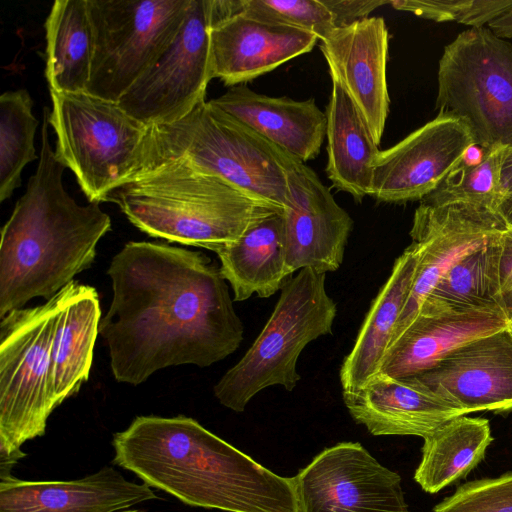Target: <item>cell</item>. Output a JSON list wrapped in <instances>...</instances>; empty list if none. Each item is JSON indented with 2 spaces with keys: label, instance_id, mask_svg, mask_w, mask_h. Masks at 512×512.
I'll return each instance as SVG.
<instances>
[{
  "label": "cell",
  "instance_id": "obj_1",
  "mask_svg": "<svg viewBox=\"0 0 512 512\" xmlns=\"http://www.w3.org/2000/svg\"><path fill=\"white\" fill-rule=\"evenodd\" d=\"M113 296L99 324L117 382L170 366L208 367L240 346L244 326L220 269L202 252L130 241L107 270Z\"/></svg>",
  "mask_w": 512,
  "mask_h": 512
},
{
  "label": "cell",
  "instance_id": "obj_2",
  "mask_svg": "<svg viewBox=\"0 0 512 512\" xmlns=\"http://www.w3.org/2000/svg\"><path fill=\"white\" fill-rule=\"evenodd\" d=\"M114 461L144 483L196 507L226 512H298L283 477L195 419L139 416L114 435Z\"/></svg>",
  "mask_w": 512,
  "mask_h": 512
},
{
  "label": "cell",
  "instance_id": "obj_3",
  "mask_svg": "<svg viewBox=\"0 0 512 512\" xmlns=\"http://www.w3.org/2000/svg\"><path fill=\"white\" fill-rule=\"evenodd\" d=\"M48 114L44 107L37 168L1 229L0 318L32 298L50 300L89 269L112 227L99 203L80 205L65 190Z\"/></svg>",
  "mask_w": 512,
  "mask_h": 512
},
{
  "label": "cell",
  "instance_id": "obj_4",
  "mask_svg": "<svg viewBox=\"0 0 512 512\" xmlns=\"http://www.w3.org/2000/svg\"><path fill=\"white\" fill-rule=\"evenodd\" d=\"M150 237L215 253L279 211L186 159L158 164L106 198ZM282 212V211H280Z\"/></svg>",
  "mask_w": 512,
  "mask_h": 512
},
{
  "label": "cell",
  "instance_id": "obj_5",
  "mask_svg": "<svg viewBox=\"0 0 512 512\" xmlns=\"http://www.w3.org/2000/svg\"><path fill=\"white\" fill-rule=\"evenodd\" d=\"M174 159H186L279 211L288 204L295 158L209 101L176 122L149 127L138 176Z\"/></svg>",
  "mask_w": 512,
  "mask_h": 512
},
{
  "label": "cell",
  "instance_id": "obj_6",
  "mask_svg": "<svg viewBox=\"0 0 512 512\" xmlns=\"http://www.w3.org/2000/svg\"><path fill=\"white\" fill-rule=\"evenodd\" d=\"M325 281L326 273L311 268L287 279L262 331L214 386L220 404L243 412L265 388L280 385L292 391L296 387L301 378L296 366L303 349L332 334L337 305L327 293Z\"/></svg>",
  "mask_w": 512,
  "mask_h": 512
},
{
  "label": "cell",
  "instance_id": "obj_7",
  "mask_svg": "<svg viewBox=\"0 0 512 512\" xmlns=\"http://www.w3.org/2000/svg\"><path fill=\"white\" fill-rule=\"evenodd\" d=\"M50 96L56 156L74 173L89 202H106L112 191L139 175L149 127L117 102L88 92Z\"/></svg>",
  "mask_w": 512,
  "mask_h": 512
},
{
  "label": "cell",
  "instance_id": "obj_8",
  "mask_svg": "<svg viewBox=\"0 0 512 512\" xmlns=\"http://www.w3.org/2000/svg\"><path fill=\"white\" fill-rule=\"evenodd\" d=\"M64 298L65 288L41 305L0 318V450L18 451L42 436L57 407L51 349Z\"/></svg>",
  "mask_w": 512,
  "mask_h": 512
},
{
  "label": "cell",
  "instance_id": "obj_9",
  "mask_svg": "<svg viewBox=\"0 0 512 512\" xmlns=\"http://www.w3.org/2000/svg\"><path fill=\"white\" fill-rule=\"evenodd\" d=\"M436 109L458 117L486 150L512 145V45L489 28H469L445 46Z\"/></svg>",
  "mask_w": 512,
  "mask_h": 512
},
{
  "label": "cell",
  "instance_id": "obj_10",
  "mask_svg": "<svg viewBox=\"0 0 512 512\" xmlns=\"http://www.w3.org/2000/svg\"><path fill=\"white\" fill-rule=\"evenodd\" d=\"M93 29L89 94L118 100L166 52L191 0H87Z\"/></svg>",
  "mask_w": 512,
  "mask_h": 512
},
{
  "label": "cell",
  "instance_id": "obj_11",
  "mask_svg": "<svg viewBox=\"0 0 512 512\" xmlns=\"http://www.w3.org/2000/svg\"><path fill=\"white\" fill-rule=\"evenodd\" d=\"M210 28V0H191L175 41L118 100V105L151 127L176 122L204 102L213 79Z\"/></svg>",
  "mask_w": 512,
  "mask_h": 512
},
{
  "label": "cell",
  "instance_id": "obj_12",
  "mask_svg": "<svg viewBox=\"0 0 512 512\" xmlns=\"http://www.w3.org/2000/svg\"><path fill=\"white\" fill-rule=\"evenodd\" d=\"M293 479L298 512H408L399 474L358 442L324 449Z\"/></svg>",
  "mask_w": 512,
  "mask_h": 512
},
{
  "label": "cell",
  "instance_id": "obj_13",
  "mask_svg": "<svg viewBox=\"0 0 512 512\" xmlns=\"http://www.w3.org/2000/svg\"><path fill=\"white\" fill-rule=\"evenodd\" d=\"M507 229L502 218L485 207L466 203L431 205L420 202L410 230L412 244L419 255L418 266L390 345L413 322L427 296L452 264Z\"/></svg>",
  "mask_w": 512,
  "mask_h": 512
},
{
  "label": "cell",
  "instance_id": "obj_14",
  "mask_svg": "<svg viewBox=\"0 0 512 512\" xmlns=\"http://www.w3.org/2000/svg\"><path fill=\"white\" fill-rule=\"evenodd\" d=\"M474 144L456 116L438 115L394 146L380 151L373 164L371 193L377 201H421L434 191Z\"/></svg>",
  "mask_w": 512,
  "mask_h": 512
},
{
  "label": "cell",
  "instance_id": "obj_15",
  "mask_svg": "<svg viewBox=\"0 0 512 512\" xmlns=\"http://www.w3.org/2000/svg\"><path fill=\"white\" fill-rule=\"evenodd\" d=\"M288 189L283 220L289 274L304 268L336 271L343 262L352 218L315 171L297 159L288 172Z\"/></svg>",
  "mask_w": 512,
  "mask_h": 512
},
{
  "label": "cell",
  "instance_id": "obj_16",
  "mask_svg": "<svg viewBox=\"0 0 512 512\" xmlns=\"http://www.w3.org/2000/svg\"><path fill=\"white\" fill-rule=\"evenodd\" d=\"M466 414L512 410V327L470 341L414 375Z\"/></svg>",
  "mask_w": 512,
  "mask_h": 512
},
{
  "label": "cell",
  "instance_id": "obj_17",
  "mask_svg": "<svg viewBox=\"0 0 512 512\" xmlns=\"http://www.w3.org/2000/svg\"><path fill=\"white\" fill-rule=\"evenodd\" d=\"M319 41L330 77L341 83L379 145L390 105L386 77L389 33L384 19L368 17L334 28Z\"/></svg>",
  "mask_w": 512,
  "mask_h": 512
},
{
  "label": "cell",
  "instance_id": "obj_18",
  "mask_svg": "<svg viewBox=\"0 0 512 512\" xmlns=\"http://www.w3.org/2000/svg\"><path fill=\"white\" fill-rule=\"evenodd\" d=\"M212 77L234 87L310 52L319 38L306 30L235 12L211 24Z\"/></svg>",
  "mask_w": 512,
  "mask_h": 512
},
{
  "label": "cell",
  "instance_id": "obj_19",
  "mask_svg": "<svg viewBox=\"0 0 512 512\" xmlns=\"http://www.w3.org/2000/svg\"><path fill=\"white\" fill-rule=\"evenodd\" d=\"M343 401L351 417L375 436L424 439L447 421L467 415L415 377L394 378L382 372L360 389L343 392Z\"/></svg>",
  "mask_w": 512,
  "mask_h": 512
},
{
  "label": "cell",
  "instance_id": "obj_20",
  "mask_svg": "<svg viewBox=\"0 0 512 512\" xmlns=\"http://www.w3.org/2000/svg\"><path fill=\"white\" fill-rule=\"evenodd\" d=\"M146 483L127 480L113 467L82 479L26 481L0 479V512H121L156 499Z\"/></svg>",
  "mask_w": 512,
  "mask_h": 512
},
{
  "label": "cell",
  "instance_id": "obj_21",
  "mask_svg": "<svg viewBox=\"0 0 512 512\" xmlns=\"http://www.w3.org/2000/svg\"><path fill=\"white\" fill-rule=\"evenodd\" d=\"M510 325L499 307L419 314L390 345L380 372L394 378L423 373L462 345Z\"/></svg>",
  "mask_w": 512,
  "mask_h": 512
},
{
  "label": "cell",
  "instance_id": "obj_22",
  "mask_svg": "<svg viewBox=\"0 0 512 512\" xmlns=\"http://www.w3.org/2000/svg\"><path fill=\"white\" fill-rule=\"evenodd\" d=\"M209 102L303 163L318 156L326 137V112L314 98L271 97L238 85Z\"/></svg>",
  "mask_w": 512,
  "mask_h": 512
},
{
  "label": "cell",
  "instance_id": "obj_23",
  "mask_svg": "<svg viewBox=\"0 0 512 512\" xmlns=\"http://www.w3.org/2000/svg\"><path fill=\"white\" fill-rule=\"evenodd\" d=\"M418 259V251L411 243L395 260L389 277L371 303L354 345L340 368L343 392L360 389L380 372L411 292Z\"/></svg>",
  "mask_w": 512,
  "mask_h": 512
},
{
  "label": "cell",
  "instance_id": "obj_24",
  "mask_svg": "<svg viewBox=\"0 0 512 512\" xmlns=\"http://www.w3.org/2000/svg\"><path fill=\"white\" fill-rule=\"evenodd\" d=\"M99 295L92 286L72 281L65 287L51 349V379L58 407L88 380L99 333Z\"/></svg>",
  "mask_w": 512,
  "mask_h": 512
},
{
  "label": "cell",
  "instance_id": "obj_25",
  "mask_svg": "<svg viewBox=\"0 0 512 512\" xmlns=\"http://www.w3.org/2000/svg\"><path fill=\"white\" fill-rule=\"evenodd\" d=\"M220 272L235 301L256 294L268 298L290 278L286 265L283 212L273 211L254 222L235 243L218 251Z\"/></svg>",
  "mask_w": 512,
  "mask_h": 512
},
{
  "label": "cell",
  "instance_id": "obj_26",
  "mask_svg": "<svg viewBox=\"0 0 512 512\" xmlns=\"http://www.w3.org/2000/svg\"><path fill=\"white\" fill-rule=\"evenodd\" d=\"M326 109V174L332 186L361 202L371 193L373 164L380 150L360 111L334 77Z\"/></svg>",
  "mask_w": 512,
  "mask_h": 512
},
{
  "label": "cell",
  "instance_id": "obj_27",
  "mask_svg": "<svg viewBox=\"0 0 512 512\" xmlns=\"http://www.w3.org/2000/svg\"><path fill=\"white\" fill-rule=\"evenodd\" d=\"M44 27L49 91L86 92L94 47L88 1L56 0Z\"/></svg>",
  "mask_w": 512,
  "mask_h": 512
},
{
  "label": "cell",
  "instance_id": "obj_28",
  "mask_svg": "<svg viewBox=\"0 0 512 512\" xmlns=\"http://www.w3.org/2000/svg\"><path fill=\"white\" fill-rule=\"evenodd\" d=\"M492 441L487 419L455 417L424 438L414 480L425 492L437 493L473 470Z\"/></svg>",
  "mask_w": 512,
  "mask_h": 512
},
{
  "label": "cell",
  "instance_id": "obj_29",
  "mask_svg": "<svg viewBox=\"0 0 512 512\" xmlns=\"http://www.w3.org/2000/svg\"><path fill=\"white\" fill-rule=\"evenodd\" d=\"M503 234L488 239L452 264L417 315L454 309H501L499 263Z\"/></svg>",
  "mask_w": 512,
  "mask_h": 512
},
{
  "label": "cell",
  "instance_id": "obj_30",
  "mask_svg": "<svg viewBox=\"0 0 512 512\" xmlns=\"http://www.w3.org/2000/svg\"><path fill=\"white\" fill-rule=\"evenodd\" d=\"M26 89L0 96V202L21 185L24 167L37 159L34 138L39 121Z\"/></svg>",
  "mask_w": 512,
  "mask_h": 512
},
{
  "label": "cell",
  "instance_id": "obj_31",
  "mask_svg": "<svg viewBox=\"0 0 512 512\" xmlns=\"http://www.w3.org/2000/svg\"><path fill=\"white\" fill-rule=\"evenodd\" d=\"M503 149L487 150L483 159L475 164L461 159L438 187L420 202L431 205L466 203L497 213Z\"/></svg>",
  "mask_w": 512,
  "mask_h": 512
},
{
  "label": "cell",
  "instance_id": "obj_32",
  "mask_svg": "<svg viewBox=\"0 0 512 512\" xmlns=\"http://www.w3.org/2000/svg\"><path fill=\"white\" fill-rule=\"evenodd\" d=\"M238 12L257 20L309 31L319 40L335 28L321 0H238Z\"/></svg>",
  "mask_w": 512,
  "mask_h": 512
},
{
  "label": "cell",
  "instance_id": "obj_33",
  "mask_svg": "<svg viewBox=\"0 0 512 512\" xmlns=\"http://www.w3.org/2000/svg\"><path fill=\"white\" fill-rule=\"evenodd\" d=\"M390 5L420 18L480 28L512 6V0H392Z\"/></svg>",
  "mask_w": 512,
  "mask_h": 512
},
{
  "label": "cell",
  "instance_id": "obj_34",
  "mask_svg": "<svg viewBox=\"0 0 512 512\" xmlns=\"http://www.w3.org/2000/svg\"><path fill=\"white\" fill-rule=\"evenodd\" d=\"M431 512H512V471L462 484Z\"/></svg>",
  "mask_w": 512,
  "mask_h": 512
},
{
  "label": "cell",
  "instance_id": "obj_35",
  "mask_svg": "<svg viewBox=\"0 0 512 512\" xmlns=\"http://www.w3.org/2000/svg\"><path fill=\"white\" fill-rule=\"evenodd\" d=\"M330 12L335 28L349 26L369 17L376 8L390 4L387 0H321Z\"/></svg>",
  "mask_w": 512,
  "mask_h": 512
},
{
  "label": "cell",
  "instance_id": "obj_36",
  "mask_svg": "<svg viewBox=\"0 0 512 512\" xmlns=\"http://www.w3.org/2000/svg\"><path fill=\"white\" fill-rule=\"evenodd\" d=\"M499 285L500 307L512 323V237L507 231L501 237Z\"/></svg>",
  "mask_w": 512,
  "mask_h": 512
},
{
  "label": "cell",
  "instance_id": "obj_37",
  "mask_svg": "<svg viewBox=\"0 0 512 512\" xmlns=\"http://www.w3.org/2000/svg\"><path fill=\"white\" fill-rule=\"evenodd\" d=\"M496 211L507 227H512V145L502 152Z\"/></svg>",
  "mask_w": 512,
  "mask_h": 512
},
{
  "label": "cell",
  "instance_id": "obj_38",
  "mask_svg": "<svg viewBox=\"0 0 512 512\" xmlns=\"http://www.w3.org/2000/svg\"><path fill=\"white\" fill-rule=\"evenodd\" d=\"M494 35L501 39L512 38V6L488 24Z\"/></svg>",
  "mask_w": 512,
  "mask_h": 512
},
{
  "label": "cell",
  "instance_id": "obj_39",
  "mask_svg": "<svg viewBox=\"0 0 512 512\" xmlns=\"http://www.w3.org/2000/svg\"><path fill=\"white\" fill-rule=\"evenodd\" d=\"M24 456L25 453L21 450L10 453L0 450V479L11 476L10 471L13 465Z\"/></svg>",
  "mask_w": 512,
  "mask_h": 512
},
{
  "label": "cell",
  "instance_id": "obj_40",
  "mask_svg": "<svg viewBox=\"0 0 512 512\" xmlns=\"http://www.w3.org/2000/svg\"><path fill=\"white\" fill-rule=\"evenodd\" d=\"M507 233L512 237V227L507 229Z\"/></svg>",
  "mask_w": 512,
  "mask_h": 512
},
{
  "label": "cell",
  "instance_id": "obj_41",
  "mask_svg": "<svg viewBox=\"0 0 512 512\" xmlns=\"http://www.w3.org/2000/svg\"><path fill=\"white\" fill-rule=\"evenodd\" d=\"M121 512H142V511H139V510H124V511H121Z\"/></svg>",
  "mask_w": 512,
  "mask_h": 512
},
{
  "label": "cell",
  "instance_id": "obj_42",
  "mask_svg": "<svg viewBox=\"0 0 512 512\" xmlns=\"http://www.w3.org/2000/svg\"><path fill=\"white\" fill-rule=\"evenodd\" d=\"M511 327H512V323H511Z\"/></svg>",
  "mask_w": 512,
  "mask_h": 512
}]
</instances>
